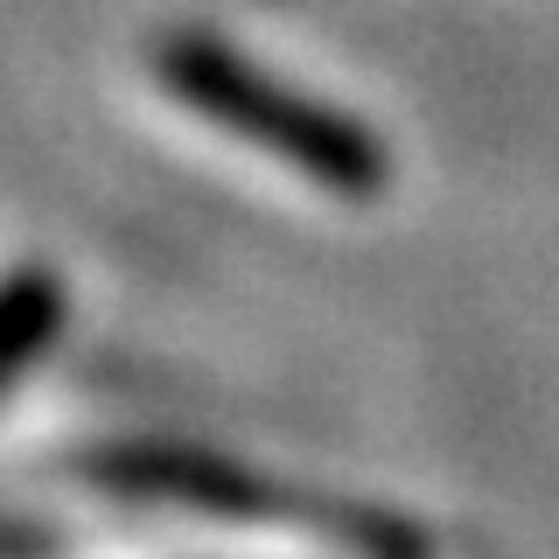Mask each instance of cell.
Masks as SVG:
<instances>
[{"label":"cell","instance_id":"cell-1","mask_svg":"<svg viewBox=\"0 0 559 559\" xmlns=\"http://www.w3.org/2000/svg\"><path fill=\"white\" fill-rule=\"evenodd\" d=\"M154 78H162L189 112H203L210 127L280 154L287 168H301L308 182L336 189V197H384V182H392V162H384L371 127H357L336 105L266 78L252 57H238L217 35H197V28L162 35Z\"/></svg>","mask_w":559,"mask_h":559},{"label":"cell","instance_id":"cell-2","mask_svg":"<svg viewBox=\"0 0 559 559\" xmlns=\"http://www.w3.org/2000/svg\"><path fill=\"white\" fill-rule=\"evenodd\" d=\"M57 322H63V287L49 273L28 266V273H14L8 287H0V384L57 336Z\"/></svg>","mask_w":559,"mask_h":559}]
</instances>
